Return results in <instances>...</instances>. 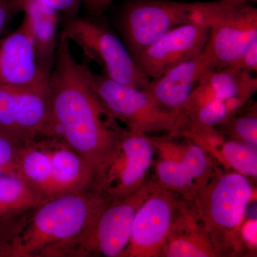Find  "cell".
<instances>
[{"mask_svg": "<svg viewBox=\"0 0 257 257\" xmlns=\"http://www.w3.org/2000/svg\"><path fill=\"white\" fill-rule=\"evenodd\" d=\"M182 199L158 184L137 211L130 242L120 257H161Z\"/></svg>", "mask_w": 257, "mask_h": 257, "instance_id": "cell-11", "label": "cell"}, {"mask_svg": "<svg viewBox=\"0 0 257 257\" xmlns=\"http://www.w3.org/2000/svg\"><path fill=\"white\" fill-rule=\"evenodd\" d=\"M218 256L221 255L198 219L192 204L182 199L161 257Z\"/></svg>", "mask_w": 257, "mask_h": 257, "instance_id": "cell-17", "label": "cell"}, {"mask_svg": "<svg viewBox=\"0 0 257 257\" xmlns=\"http://www.w3.org/2000/svg\"><path fill=\"white\" fill-rule=\"evenodd\" d=\"M88 75L108 110L126 128L147 135L165 133L175 137L188 128L189 119L183 112L166 109L145 89L120 84L90 69Z\"/></svg>", "mask_w": 257, "mask_h": 257, "instance_id": "cell-6", "label": "cell"}, {"mask_svg": "<svg viewBox=\"0 0 257 257\" xmlns=\"http://www.w3.org/2000/svg\"><path fill=\"white\" fill-rule=\"evenodd\" d=\"M24 214L0 219V257H11L13 243L21 228Z\"/></svg>", "mask_w": 257, "mask_h": 257, "instance_id": "cell-25", "label": "cell"}, {"mask_svg": "<svg viewBox=\"0 0 257 257\" xmlns=\"http://www.w3.org/2000/svg\"><path fill=\"white\" fill-rule=\"evenodd\" d=\"M106 198L92 189L47 199L23 216L11 257H58Z\"/></svg>", "mask_w": 257, "mask_h": 257, "instance_id": "cell-2", "label": "cell"}, {"mask_svg": "<svg viewBox=\"0 0 257 257\" xmlns=\"http://www.w3.org/2000/svg\"><path fill=\"white\" fill-rule=\"evenodd\" d=\"M219 160L240 175L256 178L257 147L237 140H225L219 148Z\"/></svg>", "mask_w": 257, "mask_h": 257, "instance_id": "cell-22", "label": "cell"}, {"mask_svg": "<svg viewBox=\"0 0 257 257\" xmlns=\"http://www.w3.org/2000/svg\"><path fill=\"white\" fill-rule=\"evenodd\" d=\"M209 32L210 28L205 24L180 25L143 51L135 62L149 78H159L177 64L202 53Z\"/></svg>", "mask_w": 257, "mask_h": 257, "instance_id": "cell-12", "label": "cell"}, {"mask_svg": "<svg viewBox=\"0 0 257 257\" xmlns=\"http://www.w3.org/2000/svg\"><path fill=\"white\" fill-rule=\"evenodd\" d=\"M218 126L223 135L257 147L256 104L248 107L243 114L233 115Z\"/></svg>", "mask_w": 257, "mask_h": 257, "instance_id": "cell-23", "label": "cell"}, {"mask_svg": "<svg viewBox=\"0 0 257 257\" xmlns=\"http://www.w3.org/2000/svg\"><path fill=\"white\" fill-rule=\"evenodd\" d=\"M45 201L19 176H0V219L23 215Z\"/></svg>", "mask_w": 257, "mask_h": 257, "instance_id": "cell-21", "label": "cell"}, {"mask_svg": "<svg viewBox=\"0 0 257 257\" xmlns=\"http://www.w3.org/2000/svg\"><path fill=\"white\" fill-rule=\"evenodd\" d=\"M26 1L35 2L55 10L62 15L63 18L75 16L79 15V10L82 5V0H10L15 13H17V7L22 3Z\"/></svg>", "mask_w": 257, "mask_h": 257, "instance_id": "cell-26", "label": "cell"}, {"mask_svg": "<svg viewBox=\"0 0 257 257\" xmlns=\"http://www.w3.org/2000/svg\"><path fill=\"white\" fill-rule=\"evenodd\" d=\"M158 184L146 180L136 192L106 198L84 230L60 250L58 257H120L128 246L139 208Z\"/></svg>", "mask_w": 257, "mask_h": 257, "instance_id": "cell-4", "label": "cell"}, {"mask_svg": "<svg viewBox=\"0 0 257 257\" xmlns=\"http://www.w3.org/2000/svg\"><path fill=\"white\" fill-rule=\"evenodd\" d=\"M240 236L243 246L256 250L257 246V221L250 219L243 221L240 228Z\"/></svg>", "mask_w": 257, "mask_h": 257, "instance_id": "cell-28", "label": "cell"}, {"mask_svg": "<svg viewBox=\"0 0 257 257\" xmlns=\"http://www.w3.org/2000/svg\"><path fill=\"white\" fill-rule=\"evenodd\" d=\"M205 23L210 28L204 48L216 69L229 67L257 40V9L242 0L207 3Z\"/></svg>", "mask_w": 257, "mask_h": 257, "instance_id": "cell-9", "label": "cell"}, {"mask_svg": "<svg viewBox=\"0 0 257 257\" xmlns=\"http://www.w3.org/2000/svg\"><path fill=\"white\" fill-rule=\"evenodd\" d=\"M114 0H82L87 15L101 16L110 8Z\"/></svg>", "mask_w": 257, "mask_h": 257, "instance_id": "cell-29", "label": "cell"}, {"mask_svg": "<svg viewBox=\"0 0 257 257\" xmlns=\"http://www.w3.org/2000/svg\"><path fill=\"white\" fill-rule=\"evenodd\" d=\"M253 189L248 177L236 172L215 173L198 192L192 204L196 215L221 256L243 249L240 228Z\"/></svg>", "mask_w": 257, "mask_h": 257, "instance_id": "cell-3", "label": "cell"}, {"mask_svg": "<svg viewBox=\"0 0 257 257\" xmlns=\"http://www.w3.org/2000/svg\"><path fill=\"white\" fill-rule=\"evenodd\" d=\"M204 8L205 3L127 0L120 10L116 28L135 60L172 29L188 23L205 24Z\"/></svg>", "mask_w": 257, "mask_h": 257, "instance_id": "cell-7", "label": "cell"}, {"mask_svg": "<svg viewBox=\"0 0 257 257\" xmlns=\"http://www.w3.org/2000/svg\"><path fill=\"white\" fill-rule=\"evenodd\" d=\"M242 1H246V2H248V3H256L257 0H242Z\"/></svg>", "mask_w": 257, "mask_h": 257, "instance_id": "cell-32", "label": "cell"}, {"mask_svg": "<svg viewBox=\"0 0 257 257\" xmlns=\"http://www.w3.org/2000/svg\"><path fill=\"white\" fill-rule=\"evenodd\" d=\"M23 146L16 139L0 131V167L8 175H16L17 165Z\"/></svg>", "mask_w": 257, "mask_h": 257, "instance_id": "cell-24", "label": "cell"}, {"mask_svg": "<svg viewBox=\"0 0 257 257\" xmlns=\"http://www.w3.org/2000/svg\"><path fill=\"white\" fill-rule=\"evenodd\" d=\"M101 16L63 18L62 32L115 82L145 89L150 79L140 70L122 40Z\"/></svg>", "mask_w": 257, "mask_h": 257, "instance_id": "cell-5", "label": "cell"}, {"mask_svg": "<svg viewBox=\"0 0 257 257\" xmlns=\"http://www.w3.org/2000/svg\"><path fill=\"white\" fill-rule=\"evenodd\" d=\"M257 90V78L248 71L226 67L204 74L182 108L184 114L209 101L225 99L238 94L251 96Z\"/></svg>", "mask_w": 257, "mask_h": 257, "instance_id": "cell-18", "label": "cell"}, {"mask_svg": "<svg viewBox=\"0 0 257 257\" xmlns=\"http://www.w3.org/2000/svg\"><path fill=\"white\" fill-rule=\"evenodd\" d=\"M216 167L200 145L191 142L181 160H160L155 167V182L160 187L191 202L216 172Z\"/></svg>", "mask_w": 257, "mask_h": 257, "instance_id": "cell-14", "label": "cell"}, {"mask_svg": "<svg viewBox=\"0 0 257 257\" xmlns=\"http://www.w3.org/2000/svg\"><path fill=\"white\" fill-rule=\"evenodd\" d=\"M154 151L150 135L126 128L122 138L94 171L90 188L109 199L136 192L146 182Z\"/></svg>", "mask_w": 257, "mask_h": 257, "instance_id": "cell-8", "label": "cell"}, {"mask_svg": "<svg viewBox=\"0 0 257 257\" xmlns=\"http://www.w3.org/2000/svg\"><path fill=\"white\" fill-rule=\"evenodd\" d=\"M16 15L10 0H0V35Z\"/></svg>", "mask_w": 257, "mask_h": 257, "instance_id": "cell-30", "label": "cell"}, {"mask_svg": "<svg viewBox=\"0 0 257 257\" xmlns=\"http://www.w3.org/2000/svg\"><path fill=\"white\" fill-rule=\"evenodd\" d=\"M16 175L42 194L50 199V160L40 140L23 145L16 167Z\"/></svg>", "mask_w": 257, "mask_h": 257, "instance_id": "cell-20", "label": "cell"}, {"mask_svg": "<svg viewBox=\"0 0 257 257\" xmlns=\"http://www.w3.org/2000/svg\"><path fill=\"white\" fill-rule=\"evenodd\" d=\"M16 10L18 14L24 13L23 19L33 39L39 63L44 72L50 77L58 44L60 13L32 1L22 3Z\"/></svg>", "mask_w": 257, "mask_h": 257, "instance_id": "cell-19", "label": "cell"}, {"mask_svg": "<svg viewBox=\"0 0 257 257\" xmlns=\"http://www.w3.org/2000/svg\"><path fill=\"white\" fill-rule=\"evenodd\" d=\"M87 61L74 58L70 42L59 34L55 64L49 79L51 114L57 139L95 170L122 138L121 126L108 110L89 80Z\"/></svg>", "mask_w": 257, "mask_h": 257, "instance_id": "cell-1", "label": "cell"}, {"mask_svg": "<svg viewBox=\"0 0 257 257\" xmlns=\"http://www.w3.org/2000/svg\"><path fill=\"white\" fill-rule=\"evenodd\" d=\"M39 140L50 160V199L90 188L94 170L87 161L59 139Z\"/></svg>", "mask_w": 257, "mask_h": 257, "instance_id": "cell-16", "label": "cell"}, {"mask_svg": "<svg viewBox=\"0 0 257 257\" xmlns=\"http://www.w3.org/2000/svg\"><path fill=\"white\" fill-rule=\"evenodd\" d=\"M4 175H8V174H7L6 172H5V171L3 170L1 167H0V176H3Z\"/></svg>", "mask_w": 257, "mask_h": 257, "instance_id": "cell-31", "label": "cell"}, {"mask_svg": "<svg viewBox=\"0 0 257 257\" xmlns=\"http://www.w3.org/2000/svg\"><path fill=\"white\" fill-rule=\"evenodd\" d=\"M229 67L242 69L248 72H257V40L253 42L247 50L234 61Z\"/></svg>", "mask_w": 257, "mask_h": 257, "instance_id": "cell-27", "label": "cell"}, {"mask_svg": "<svg viewBox=\"0 0 257 257\" xmlns=\"http://www.w3.org/2000/svg\"><path fill=\"white\" fill-rule=\"evenodd\" d=\"M0 131L23 145L57 138L48 87L0 85Z\"/></svg>", "mask_w": 257, "mask_h": 257, "instance_id": "cell-10", "label": "cell"}, {"mask_svg": "<svg viewBox=\"0 0 257 257\" xmlns=\"http://www.w3.org/2000/svg\"><path fill=\"white\" fill-rule=\"evenodd\" d=\"M26 21L0 40V85L48 87Z\"/></svg>", "mask_w": 257, "mask_h": 257, "instance_id": "cell-13", "label": "cell"}, {"mask_svg": "<svg viewBox=\"0 0 257 257\" xmlns=\"http://www.w3.org/2000/svg\"><path fill=\"white\" fill-rule=\"evenodd\" d=\"M216 69L212 57L205 48L202 53L177 64L159 78L152 79L146 90L161 106L181 111L204 74Z\"/></svg>", "mask_w": 257, "mask_h": 257, "instance_id": "cell-15", "label": "cell"}]
</instances>
